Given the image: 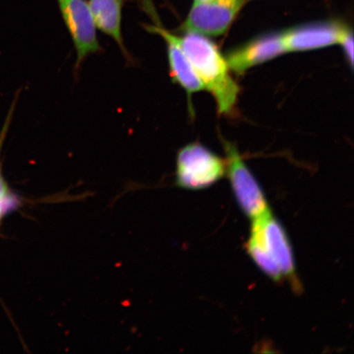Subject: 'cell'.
Here are the masks:
<instances>
[{"mask_svg":"<svg viewBox=\"0 0 354 354\" xmlns=\"http://www.w3.org/2000/svg\"><path fill=\"white\" fill-rule=\"evenodd\" d=\"M346 26L335 21L315 22L281 32L286 53L317 50L339 44Z\"/></svg>","mask_w":354,"mask_h":354,"instance_id":"9c48e42d","label":"cell"},{"mask_svg":"<svg viewBox=\"0 0 354 354\" xmlns=\"http://www.w3.org/2000/svg\"><path fill=\"white\" fill-rule=\"evenodd\" d=\"M339 44L342 46L345 56L348 61L349 65L353 68V32L348 28H345L342 37L339 39Z\"/></svg>","mask_w":354,"mask_h":354,"instance_id":"4fadbf2b","label":"cell"},{"mask_svg":"<svg viewBox=\"0 0 354 354\" xmlns=\"http://www.w3.org/2000/svg\"><path fill=\"white\" fill-rule=\"evenodd\" d=\"M250 237L258 242L275 262L283 279H287L295 290H300L289 239L270 209L252 220Z\"/></svg>","mask_w":354,"mask_h":354,"instance_id":"3957f363","label":"cell"},{"mask_svg":"<svg viewBox=\"0 0 354 354\" xmlns=\"http://www.w3.org/2000/svg\"><path fill=\"white\" fill-rule=\"evenodd\" d=\"M15 205V197L12 196L6 180L0 179V220L8 210L12 209Z\"/></svg>","mask_w":354,"mask_h":354,"instance_id":"7c38bea8","label":"cell"},{"mask_svg":"<svg viewBox=\"0 0 354 354\" xmlns=\"http://www.w3.org/2000/svg\"><path fill=\"white\" fill-rule=\"evenodd\" d=\"M125 0H88L96 28L112 38L127 61L132 57L127 51L122 32V8Z\"/></svg>","mask_w":354,"mask_h":354,"instance_id":"30bf717a","label":"cell"},{"mask_svg":"<svg viewBox=\"0 0 354 354\" xmlns=\"http://www.w3.org/2000/svg\"><path fill=\"white\" fill-rule=\"evenodd\" d=\"M225 174V160L201 143L188 144L177 153L176 180L180 188L205 189L218 183Z\"/></svg>","mask_w":354,"mask_h":354,"instance_id":"7a4b0ae2","label":"cell"},{"mask_svg":"<svg viewBox=\"0 0 354 354\" xmlns=\"http://www.w3.org/2000/svg\"><path fill=\"white\" fill-rule=\"evenodd\" d=\"M181 48L201 79L205 90L216 100L218 113L229 115L237 104L240 87L218 46L205 35L185 32L179 37Z\"/></svg>","mask_w":354,"mask_h":354,"instance_id":"6da1fadb","label":"cell"},{"mask_svg":"<svg viewBox=\"0 0 354 354\" xmlns=\"http://www.w3.org/2000/svg\"><path fill=\"white\" fill-rule=\"evenodd\" d=\"M245 0H209L196 3L180 30L205 37H219L227 32Z\"/></svg>","mask_w":354,"mask_h":354,"instance_id":"8992f818","label":"cell"},{"mask_svg":"<svg viewBox=\"0 0 354 354\" xmlns=\"http://www.w3.org/2000/svg\"><path fill=\"white\" fill-rule=\"evenodd\" d=\"M154 22L153 25H145V28L149 32L160 35L165 39L172 81L184 88L189 99L194 93L205 90L201 79L180 46L178 35L162 28L157 21Z\"/></svg>","mask_w":354,"mask_h":354,"instance_id":"52a82bcc","label":"cell"},{"mask_svg":"<svg viewBox=\"0 0 354 354\" xmlns=\"http://www.w3.org/2000/svg\"><path fill=\"white\" fill-rule=\"evenodd\" d=\"M247 250L252 259L266 275L277 282L281 281L283 277L277 265L253 238L250 237L247 243Z\"/></svg>","mask_w":354,"mask_h":354,"instance_id":"8fae6325","label":"cell"},{"mask_svg":"<svg viewBox=\"0 0 354 354\" xmlns=\"http://www.w3.org/2000/svg\"><path fill=\"white\" fill-rule=\"evenodd\" d=\"M206 1H209V0H194V2H196V3H201V2H206Z\"/></svg>","mask_w":354,"mask_h":354,"instance_id":"5bb4252c","label":"cell"},{"mask_svg":"<svg viewBox=\"0 0 354 354\" xmlns=\"http://www.w3.org/2000/svg\"><path fill=\"white\" fill-rule=\"evenodd\" d=\"M225 165L230 183L239 205L254 220L269 209L267 198L236 145L225 142Z\"/></svg>","mask_w":354,"mask_h":354,"instance_id":"277c9868","label":"cell"},{"mask_svg":"<svg viewBox=\"0 0 354 354\" xmlns=\"http://www.w3.org/2000/svg\"><path fill=\"white\" fill-rule=\"evenodd\" d=\"M62 17L73 39L77 52L76 68L79 70L88 56L102 50L96 26L86 0H56Z\"/></svg>","mask_w":354,"mask_h":354,"instance_id":"5b68a950","label":"cell"},{"mask_svg":"<svg viewBox=\"0 0 354 354\" xmlns=\"http://www.w3.org/2000/svg\"><path fill=\"white\" fill-rule=\"evenodd\" d=\"M285 53L282 34H268L233 48L225 56V59L232 72L242 74Z\"/></svg>","mask_w":354,"mask_h":354,"instance_id":"ba28073f","label":"cell"}]
</instances>
